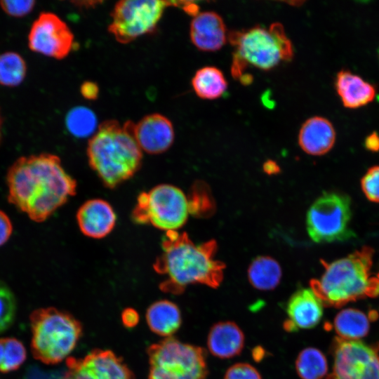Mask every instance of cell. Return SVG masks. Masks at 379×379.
<instances>
[{
    "label": "cell",
    "mask_w": 379,
    "mask_h": 379,
    "mask_svg": "<svg viewBox=\"0 0 379 379\" xmlns=\"http://www.w3.org/2000/svg\"><path fill=\"white\" fill-rule=\"evenodd\" d=\"M373 253L371 247L364 246L331 262L321 260L324 272L310 285L323 305L340 307L349 302L379 295V279L370 277Z\"/></svg>",
    "instance_id": "277c9868"
},
{
    "label": "cell",
    "mask_w": 379,
    "mask_h": 379,
    "mask_svg": "<svg viewBox=\"0 0 379 379\" xmlns=\"http://www.w3.org/2000/svg\"><path fill=\"white\" fill-rule=\"evenodd\" d=\"M333 371L326 379H379V343L334 338Z\"/></svg>",
    "instance_id": "8fae6325"
},
{
    "label": "cell",
    "mask_w": 379,
    "mask_h": 379,
    "mask_svg": "<svg viewBox=\"0 0 379 379\" xmlns=\"http://www.w3.org/2000/svg\"><path fill=\"white\" fill-rule=\"evenodd\" d=\"M295 370L301 379H322L328 371L326 358L317 348H305L296 358Z\"/></svg>",
    "instance_id": "d4e9b609"
},
{
    "label": "cell",
    "mask_w": 379,
    "mask_h": 379,
    "mask_svg": "<svg viewBox=\"0 0 379 379\" xmlns=\"http://www.w3.org/2000/svg\"><path fill=\"white\" fill-rule=\"evenodd\" d=\"M333 326L338 337L345 340H359L369 331V319L359 310L347 308L335 316Z\"/></svg>",
    "instance_id": "cb8c5ba5"
},
{
    "label": "cell",
    "mask_w": 379,
    "mask_h": 379,
    "mask_svg": "<svg viewBox=\"0 0 379 379\" xmlns=\"http://www.w3.org/2000/svg\"><path fill=\"white\" fill-rule=\"evenodd\" d=\"M223 379H262V377L252 365L237 363L227 370Z\"/></svg>",
    "instance_id": "1f68e13d"
},
{
    "label": "cell",
    "mask_w": 379,
    "mask_h": 379,
    "mask_svg": "<svg viewBox=\"0 0 379 379\" xmlns=\"http://www.w3.org/2000/svg\"><path fill=\"white\" fill-rule=\"evenodd\" d=\"M122 321L127 327H132L138 321V314L133 309H126L122 313Z\"/></svg>",
    "instance_id": "d590c367"
},
{
    "label": "cell",
    "mask_w": 379,
    "mask_h": 379,
    "mask_svg": "<svg viewBox=\"0 0 379 379\" xmlns=\"http://www.w3.org/2000/svg\"><path fill=\"white\" fill-rule=\"evenodd\" d=\"M350 199L337 192H324L307 213L310 237L316 243L347 240L355 236L350 228Z\"/></svg>",
    "instance_id": "9c48e42d"
},
{
    "label": "cell",
    "mask_w": 379,
    "mask_h": 379,
    "mask_svg": "<svg viewBox=\"0 0 379 379\" xmlns=\"http://www.w3.org/2000/svg\"><path fill=\"white\" fill-rule=\"evenodd\" d=\"M65 125L69 132L77 138L92 137L99 126L95 113L84 106L71 109L66 115Z\"/></svg>",
    "instance_id": "484cf974"
},
{
    "label": "cell",
    "mask_w": 379,
    "mask_h": 379,
    "mask_svg": "<svg viewBox=\"0 0 379 379\" xmlns=\"http://www.w3.org/2000/svg\"><path fill=\"white\" fill-rule=\"evenodd\" d=\"M148 379H206V351L168 337L147 349Z\"/></svg>",
    "instance_id": "52a82bcc"
},
{
    "label": "cell",
    "mask_w": 379,
    "mask_h": 379,
    "mask_svg": "<svg viewBox=\"0 0 379 379\" xmlns=\"http://www.w3.org/2000/svg\"><path fill=\"white\" fill-rule=\"evenodd\" d=\"M378 279H379V273H378Z\"/></svg>",
    "instance_id": "ab89813d"
},
{
    "label": "cell",
    "mask_w": 379,
    "mask_h": 379,
    "mask_svg": "<svg viewBox=\"0 0 379 379\" xmlns=\"http://www.w3.org/2000/svg\"><path fill=\"white\" fill-rule=\"evenodd\" d=\"M81 93L87 100H95L99 93V88L96 84L92 81H86L81 86Z\"/></svg>",
    "instance_id": "e575fe53"
},
{
    "label": "cell",
    "mask_w": 379,
    "mask_h": 379,
    "mask_svg": "<svg viewBox=\"0 0 379 379\" xmlns=\"http://www.w3.org/2000/svg\"><path fill=\"white\" fill-rule=\"evenodd\" d=\"M146 320L152 332L161 336L171 337L181 325V312L174 302L158 300L148 307Z\"/></svg>",
    "instance_id": "44dd1931"
},
{
    "label": "cell",
    "mask_w": 379,
    "mask_h": 379,
    "mask_svg": "<svg viewBox=\"0 0 379 379\" xmlns=\"http://www.w3.org/2000/svg\"><path fill=\"white\" fill-rule=\"evenodd\" d=\"M362 190L368 200L379 202V166L371 167L363 176Z\"/></svg>",
    "instance_id": "f546056e"
},
{
    "label": "cell",
    "mask_w": 379,
    "mask_h": 379,
    "mask_svg": "<svg viewBox=\"0 0 379 379\" xmlns=\"http://www.w3.org/2000/svg\"><path fill=\"white\" fill-rule=\"evenodd\" d=\"M30 325L32 354L46 364H58L67 358L82 334L79 321L69 313L55 307L32 312Z\"/></svg>",
    "instance_id": "8992f818"
},
{
    "label": "cell",
    "mask_w": 379,
    "mask_h": 379,
    "mask_svg": "<svg viewBox=\"0 0 379 379\" xmlns=\"http://www.w3.org/2000/svg\"><path fill=\"white\" fill-rule=\"evenodd\" d=\"M133 134L141 150L151 154L168 150L175 137L171 121L159 113L146 115L134 124Z\"/></svg>",
    "instance_id": "5bb4252c"
},
{
    "label": "cell",
    "mask_w": 379,
    "mask_h": 379,
    "mask_svg": "<svg viewBox=\"0 0 379 379\" xmlns=\"http://www.w3.org/2000/svg\"><path fill=\"white\" fill-rule=\"evenodd\" d=\"M65 379H134L130 368L112 351L94 350L82 358L69 357Z\"/></svg>",
    "instance_id": "4fadbf2b"
},
{
    "label": "cell",
    "mask_w": 379,
    "mask_h": 379,
    "mask_svg": "<svg viewBox=\"0 0 379 379\" xmlns=\"http://www.w3.org/2000/svg\"><path fill=\"white\" fill-rule=\"evenodd\" d=\"M229 41L235 48L232 74L240 79L248 65L269 70L281 62L291 60L293 49L283 25L274 22L268 28L255 26L230 33Z\"/></svg>",
    "instance_id": "5b68a950"
},
{
    "label": "cell",
    "mask_w": 379,
    "mask_h": 379,
    "mask_svg": "<svg viewBox=\"0 0 379 379\" xmlns=\"http://www.w3.org/2000/svg\"><path fill=\"white\" fill-rule=\"evenodd\" d=\"M26 350L23 344L14 338L0 339V371L8 373L17 370L25 361Z\"/></svg>",
    "instance_id": "83f0119b"
},
{
    "label": "cell",
    "mask_w": 379,
    "mask_h": 379,
    "mask_svg": "<svg viewBox=\"0 0 379 379\" xmlns=\"http://www.w3.org/2000/svg\"><path fill=\"white\" fill-rule=\"evenodd\" d=\"M284 328L288 332L316 326L323 315V304L311 288H302L289 298Z\"/></svg>",
    "instance_id": "9a60e30c"
},
{
    "label": "cell",
    "mask_w": 379,
    "mask_h": 379,
    "mask_svg": "<svg viewBox=\"0 0 379 379\" xmlns=\"http://www.w3.org/2000/svg\"><path fill=\"white\" fill-rule=\"evenodd\" d=\"M22 379H65V371H46L32 366L27 368Z\"/></svg>",
    "instance_id": "d6a6232c"
},
{
    "label": "cell",
    "mask_w": 379,
    "mask_h": 379,
    "mask_svg": "<svg viewBox=\"0 0 379 379\" xmlns=\"http://www.w3.org/2000/svg\"><path fill=\"white\" fill-rule=\"evenodd\" d=\"M335 140L332 124L321 117H313L305 121L298 134L301 149L311 155L319 156L328 152Z\"/></svg>",
    "instance_id": "d6986e66"
},
{
    "label": "cell",
    "mask_w": 379,
    "mask_h": 379,
    "mask_svg": "<svg viewBox=\"0 0 379 379\" xmlns=\"http://www.w3.org/2000/svg\"><path fill=\"white\" fill-rule=\"evenodd\" d=\"M264 170L266 173H273L278 171V166L276 164L275 162L272 161H268L264 165Z\"/></svg>",
    "instance_id": "74e56055"
},
{
    "label": "cell",
    "mask_w": 379,
    "mask_h": 379,
    "mask_svg": "<svg viewBox=\"0 0 379 379\" xmlns=\"http://www.w3.org/2000/svg\"><path fill=\"white\" fill-rule=\"evenodd\" d=\"M8 201L33 221L48 219L77 191L76 180L53 154L21 157L6 175Z\"/></svg>",
    "instance_id": "6da1fadb"
},
{
    "label": "cell",
    "mask_w": 379,
    "mask_h": 379,
    "mask_svg": "<svg viewBox=\"0 0 379 379\" xmlns=\"http://www.w3.org/2000/svg\"><path fill=\"white\" fill-rule=\"evenodd\" d=\"M161 248L153 267L165 277L159 285L165 293L180 294L194 284L217 288L222 282L225 265L215 259V240L196 244L187 233L169 231L165 233Z\"/></svg>",
    "instance_id": "7a4b0ae2"
},
{
    "label": "cell",
    "mask_w": 379,
    "mask_h": 379,
    "mask_svg": "<svg viewBox=\"0 0 379 379\" xmlns=\"http://www.w3.org/2000/svg\"><path fill=\"white\" fill-rule=\"evenodd\" d=\"M16 313V301L11 289L0 281V333L13 322Z\"/></svg>",
    "instance_id": "f1b7e54d"
},
{
    "label": "cell",
    "mask_w": 379,
    "mask_h": 379,
    "mask_svg": "<svg viewBox=\"0 0 379 379\" xmlns=\"http://www.w3.org/2000/svg\"><path fill=\"white\" fill-rule=\"evenodd\" d=\"M190 213V201L180 188L161 184L139 194L132 218L137 224L150 225L166 232L183 226Z\"/></svg>",
    "instance_id": "ba28073f"
},
{
    "label": "cell",
    "mask_w": 379,
    "mask_h": 379,
    "mask_svg": "<svg viewBox=\"0 0 379 379\" xmlns=\"http://www.w3.org/2000/svg\"><path fill=\"white\" fill-rule=\"evenodd\" d=\"M250 284L256 289L270 291L279 284L282 276L279 262L269 256H258L250 264L248 269Z\"/></svg>",
    "instance_id": "7402d4cb"
},
{
    "label": "cell",
    "mask_w": 379,
    "mask_h": 379,
    "mask_svg": "<svg viewBox=\"0 0 379 379\" xmlns=\"http://www.w3.org/2000/svg\"><path fill=\"white\" fill-rule=\"evenodd\" d=\"M192 86L199 98L214 100L226 91L227 82L223 73L217 67H204L198 69L192 79Z\"/></svg>",
    "instance_id": "603a6c76"
},
{
    "label": "cell",
    "mask_w": 379,
    "mask_h": 379,
    "mask_svg": "<svg viewBox=\"0 0 379 379\" xmlns=\"http://www.w3.org/2000/svg\"><path fill=\"white\" fill-rule=\"evenodd\" d=\"M27 74V65L18 53L7 51L0 54V84L8 87L20 85Z\"/></svg>",
    "instance_id": "4316f807"
},
{
    "label": "cell",
    "mask_w": 379,
    "mask_h": 379,
    "mask_svg": "<svg viewBox=\"0 0 379 379\" xmlns=\"http://www.w3.org/2000/svg\"><path fill=\"white\" fill-rule=\"evenodd\" d=\"M13 232V225L9 217L0 210V246L10 239Z\"/></svg>",
    "instance_id": "836d02e7"
},
{
    "label": "cell",
    "mask_w": 379,
    "mask_h": 379,
    "mask_svg": "<svg viewBox=\"0 0 379 379\" xmlns=\"http://www.w3.org/2000/svg\"><path fill=\"white\" fill-rule=\"evenodd\" d=\"M134 123L107 120L99 125L87 147L88 163L103 184L114 188L132 178L142 164Z\"/></svg>",
    "instance_id": "3957f363"
},
{
    "label": "cell",
    "mask_w": 379,
    "mask_h": 379,
    "mask_svg": "<svg viewBox=\"0 0 379 379\" xmlns=\"http://www.w3.org/2000/svg\"><path fill=\"white\" fill-rule=\"evenodd\" d=\"M335 87L343 105L348 108L368 104L373 100L376 93L373 85L345 69L337 74Z\"/></svg>",
    "instance_id": "ffe728a7"
},
{
    "label": "cell",
    "mask_w": 379,
    "mask_h": 379,
    "mask_svg": "<svg viewBox=\"0 0 379 379\" xmlns=\"http://www.w3.org/2000/svg\"><path fill=\"white\" fill-rule=\"evenodd\" d=\"M364 145L371 152L379 151V135L375 132H373L366 137Z\"/></svg>",
    "instance_id": "8d00e7d4"
},
{
    "label": "cell",
    "mask_w": 379,
    "mask_h": 379,
    "mask_svg": "<svg viewBox=\"0 0 379 379\" xmlns=\"http://www.w3.org/2000/svg\"><path fill=\"white\" fill-rule=\"evenodd\" d=\"M1 119L0 116V140H1Z\"/></svg>",
    "instance_id": "f35d334b"
},
{
    "label": "cell",
    "mask_w": 379,
    "mask_h": 379,
    "mask_svg": "<svg viewBox=\"0 0 379 379\" xmlns=\"http://www.w3.org/2000/svg\"><path fill=\"white\" fill-rule=\"evenodd\" d=\"M242 330L233 321L215 323L211 328L207 338V347L213 356L219 359H230L239 355L244 346Z\"/></svg>",
    "instance_id": "ac0fdd59"
},
{
    "label": "cell",
    "mask_w": 379,
    "mask_h": 379,
    "mask_svg": "<svg viewBox=\"0 0 379 379\" xmlns=\"http://www.w3.org/2000/svg\"><path fill=\"white\" fill-rule=\"evenodd\" d=\"M378 56H379V49H378Z\"/></svg>",
    "instance_id": "60d3db41"
},
{
    "label": "cell",
    "mask_w": 379,
    "mask_h": 379,
    "mask_svg": "<svg viewBox=\"0 0 379 379\" xmlns=\"http://www.w3.org/2000/svg\"><path fill=\"white\" fill-rule=\"evenodd\" d=\"M190 36L192 44L203 51H215L226 42L227 32L220 15L213 11L198 13L190 24Z\"/></svg>",
    "instance_id": "e0dca14e"
},
{
    "label": "cell",
    "mask_w": 379,
    "mask_h": 379,
    "mask_svg": "<svg viewBox=\"0 0 379 379\" xmlns=\"http://www.w3.org/2000/svg\"><path fill=\"white\" fill-rule=\"evenodd\" d=\"M172 2L157 0H122L111 13L109 33L119 43L128 44L154 32L164 10Z\"/></svg>",
    "instance_id": "30bf717a"
},
{
    "label": "cell",
    "mask_w": 379,
    "mask_h": 379,
    "mask_svg": "<svg viewBox=\"0 0 379 379\" xmlns=\"http://www.w3.org/2000/svg\"><path fill=\"white\" fill-rule=\"evenodd\" d=\"M35 3L34 0H4L0 1V6L8 15L20 18L31 12Z\"/></svg>",
    "instance_id": "4dcf8cb0"
},
{
    "label": "cell",
    "mask_w": 379,
    "mask_h": 379,
    "mask_svg": "<svg viewBox=\"0 0 379 379\" xmlns=\"http://www.w3.org/2000/svg\"><path fill=\"white\" fill-rule=\"evenodd\" d=\"M73 44L74 34L68 25L51 12L41 13L28 34L31 51L58 60L69 55Z\"/></svg>",
    "instance_id": "7c38bea8"
},
{
    "label": "cell",
    "mask_w": 379,
    "mask_h": 379,
    "mask_svg": "<svg viewBox=\"0 0 379 379\" xmlns=\"http://www.w3.org/2000/svg\"><path fill=\"white\" fill-rule=\"evenodd\" d=\"M81 232L86 237L101 239L114 229L117 216L112 206L105 200L93 199L84 203L77 213Z\"/></svg>",
    "instance_id": "2e32d148"
}]
</instances>
